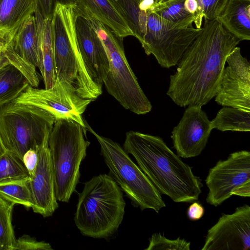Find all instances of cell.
I'll return each mask as SVG.
<instances>
[{
    "instance_id": "6da1fadb",
    "label": "cell",
    "mask_w": 250,
    "mask_h": 250,
    "mask_svg": "<svg viewBox=\"0 0 250 250\" xmlns=\"http://www.w3.org/2000/svg\"><path fill=\"white\" fill-rule=\"evenodd\" d=\"M240 42L217 20L205 21L170 76L167 95L181 107L208 104L217 94L228 56Z\"/></svg>"
},
{
    "instance_id": "7a4b0ae2",
    "label": "cell",
    "mask_w": 250,
    "mask_h": 250,
    "mask_svg": "<svg viewBox=\"0 0 250 250\" xmlns=\"http://www.w3.org/2000/svg\"><path fill=\"white\" fill-rule=\"evenodd\" d=\"M123 148L161 194L176 203L198 199L203 185L191 167L166 145L162 138L137 131L126 133Z\"/></svg>"
},
{
    "instance_id": "3957f363",
    "label": "cell",
    "mask_w": 250,
    "mask_h": 250,
    "mask_svg": "<svg viewBox=\"0 0 250 250\" xmlns=\"http://www.w3.org/2000/svg\"><path fill=\"white\" fill-rule=\"evenodd\" d=\"M125 206L122 190L110 175L94 176L79 194L75 224L83 236L108 238L118 230Z\"/></svg>"
},
{
    "instance_id": "277c9868",
    "label": "cell",
    "mask_w": 250,
    "mask_h": 250,
    "mask_svg": "<svg viewBox=\"0 0 250 250\" xmlns=\"http://www.w3.org/2000/svg\"><path fill=\"white\" fill-rule=\"evenodd\" d=\"M79 12L75 4H57L51 19L56 79L66 82L82 98L95 100L102 85L91 77L82 58L76 21Z\"/></svg>"
},
{
    "instance_id": "5b68a950",
    "label": "cell",
    "mask_w": 250,
    "mask_h": 250,
    "mask_svg": "<svg viewBox=\"0 0 250 250\" xmlns=\"http://www.w3.org/2000/svg\"><path fill=\"white\" fill-rule=\"evenodd\" d=\"M86 129L70 119H56L48 145L54 173L57 201L68 203L79 183L82 162L90 143Z\"/></svg>"
},
{
    "instance_id": "8992f818",
    "label": "cell",
    "mask_w": 250,
    "mask_h": 250,
    "mask_svg": "<svg viewBox=\"0 0 250 250\" xmlns=\"http://www.w3.org/2000/svg\"><path fill=\"white\" fill-rule=\"evenodd\" d=\"M107 53L109 70L104 81L108 93L125 109L138 114L149 112L152 105L141 88L125 57L123 39L108 27L89 17Z\"/></svg>"
},
{
    "instance_id": "52a82bcc",
    "label": "cell",
    "mask_w": 250,
    "mask_h": 250,
    "mask_svg": "<svg viewBox=\"0 0 250 250\" xmlns=\"http://www.w3.org/2000/svg\"><path fill=\"white\" fill-rule=\"evenodd\" d=\"M86 130L99 142L110 176L136 207L156 212L166 207L161 193L120 144L97 133L85 121Z\"/></svg>"
},
{
    "instance_id": "ba28073f",
    "label": "cell",
    "mask_w": 250,
    "mask_h": 250,
    "mask_svg": "<svg viewBox=\"0 0 250 250\" xmlns=\"http://www.w3.org/2000/svg\"><path fill=\"white\" fill-rule=\"evenodd\" d=\"M55 121L41 108L13 101L0 106V136L7 151L22 160L49 137Z\"/></svg>"
},
{
    "instance_id": "9c48e42d",
    "label": "cell",
    "mask_w": 250,
    "mask_h": 250,
    "mask_svg": "<svg viewBox=\"0 0 250 250\" xmlns=\"http://www.w3.org/2000/svg\"><path fill=\"white\" fill-rule=\"evenodd\" d=\"M202 29L180 28L149 9L146 33L141 43L147 55H153L161 66L169 68L178 63Z\"/></svg>"
},
{
    "instance_id": "30bf717a",
    "label": "cell",
    "mask_w": 250,
    "mask_h": 250,
    "mask_svg": "<svg viewBox=\"0 0 250 250\" xmlns=\"http://www.w3.org/2000/svg\"><path fill=\"white\" fill-rule=\"evenodd\" d=\"M208 188L206 198L217 207L232 195L250 196V152L241 150L219 160L208 171L205 180Z\"/></svg>"
},
{
    "instance_id": "8fae6325",
    "label": "cell",
    "mask_w": 250,
    "mask_h": 250,
    "mask_svg": "<svg viewBox=\"0 0 250 250\" xmlns=\"http://www.w3.org/2000/svg\"><path fill=\"white\" fill-rule=\"evenodd\" d=\"M14 102L37 106L49 112L55 120H72L86 129L82 115L92 101L80 97L66 82L56 79L50 88L29 85Z\"/></svg>"
},
{
    "instance_id": "7c38bea8",
    "label": "cell",
    "mask_w": 250,
    "mask_h": 250,
    "mask_svg": "<svg viewBox=\"0 0 250 250\" xmlns=\"http://www.w3.org/2000/svg\"><path fill=\"white\" fill-rule=\"evenodd\" d=\"M215 100L218 104L250 111V64L235 47L226 59Z\"/></svg>"
},
{
    "instance_id": "4fadbf2b",
    "label": "cell",
    "mask_w": 250,
    "mask_h": 250,
    "mask_svg": "<svg viewBox=\"0 0 250 250\" xmlns=\"http://www.w3.org/2000/svg\"><path fill=\"white\" fill-rule=\"evenodd\" d=\"M250 207H237L231 214H223L208 231L202 250H249Z\"/></svg>"
},
{
    "instance_id": "5bb4252c",
    "label": "cell",
    "mask_w": 250,
    "mask_h": 250,
    "mask_svg": "<svg viewBox=\"0 0 250 250\" xmlns=\"http://www.w3.org/2000/svg\"><path fill=\"white\" fill-rule=\"evenodd\" d=\"M212 128L202 106L188 105L171 138L177 155L184 158L196 157L204 149Z\"/></svg>"
},
{
    "instance_id": "9a60e30c",
    "label": "cell",
    "mask_w": 250,
    "mask_h": 250,
    "mask_svg": "<svg viewBox=\"0 0 250 250\" xmlns=\"http://www.w3.org/2000/svg\"><path fill=\"white\" fill-rule=\"evenodd\" d=\"M47 137L37 149L38 161L30 184L33 198V211L47 217L58 208L53 167Z\"/></svg>"
},
{
    "instance_id": "2e32d148",
    "label": "cell",
    "mask_w": 250,
    "mask_h": 250,
    "mask_svg": "<svg viewBox=\"0 0 250 250\" xmlns=\"http://www.w3.org/2000/svg\"><path fill=\"white\" fill-rule=\"evenodd\" d=\"M76 30L80 51L93 79L102 85L109 70L105 48L90 21L79 13Z\"/></svg>"
},
{
    "instance_id": "e0dca14e",
    "label": "cell",
    "mask_w": 250,
    "mask_h": 250,
    "mask_svg": "<svg viewBox=\"0 0 250 250\" xmlns=\"http://www.w3.org/2000/svg\"><path fill=\"white\" fill-rule=\"evenodd\" d=\"M37 7V0H0V43H12L18 30Z\"/></svg>"
},
{
    "instance_id": "ac0fdd59",
    "label": "cell",
    "mask_w": 250,
    "mask_h": 250,
    "mask_svg": "<svg viewBox=\"0 0 250 250\" xmlns=\"http://www.w3.org/2000/svg\"><path fill=\"white\" fill-rule=\"evenodd\" d=\"M79 12L92 17L108 27L117 37L124 39L134 34L110 0H76Z\"/></svg>"
},
{
    "instance_id": "d6986e66",
    "label": "cell",
    "mask_w": 250,
    "mask_h": 250,
    "mask_svg": "<svg viewBox=\"0 0 250 250\" xmlns=\"http://www.w3.org/2000/svg\"><path fill=\"white\" fill-rule=\"evenodd\" d=\"M41 19L39 15H31L20 27L12 41L15 51L39 69L42 60Z\"/></svg>"
},
{
    "instance_id": "ffe728a7",
    "label": "cell",
    "mask_w": 250,
    "mask_h": 250,
    "mask_svg": "<svg viewBox=\"0 0 250 250\" xmlns=\"http://www.w3.org/2000/svg\"><path fill=\"white\" fill-rule=\"evenodd\" d=\"M217 20L241 41L250 40V0H228Z\"/></svg>"
},
{
    "instance_id": "44dd1931",
    "label": "cell",
    "mask_w": 250,
    "mask_h": 250,
    "mask_svg": "<svg viewBox=\"0 0 250 250\" xmlns=\"http://www.w3.org/2000/svg\"><path fill=\"white\" fill-rule=\"evenodd\" d=\"M29 85L23 71L10 61L2 50L0 58V106L14 101Z\"/></svg>"
},
{
    "instance_id": "7402d4cb",
    "label": "cell",
    "mask_w": 250,
    "mask_h": 250,
    "mask_svg": "<svg viewBox=\"0 0 250 250\" xmlns=\"http://www.w3.org/2000/svg\"><path fill=\"white\" fill-rule=\"evenodd\" d=\"M51 19H44L41 27L42 60L39 69L46 89L52 87L56 80Z\"/></svg>"
},
{
    "instance_id": "603a6c76",
    "label": "cell",
    "mask_w": 250,
    "mask_h": 250,
    "mask_svg": "<svg viewBox=\"0 0 250 250\" xmlns=\"http://www.w3.org/2000/svg\"><path fill=\"white\" fill-rule=\"evenodd\" d=\"M141 43L146 33L147 10L142 9V0H110Z\"/></svg>"
},
{
    "instance_id": "cb8c5ba5",
    "label": "cell",
    "mask_w": 250,
    "mask_h": 250,
    "mask_svg": "<svg viewBox=\"0 0 250 250\" xmlns=\"http://www.w3.org/2000/svg\"><path fill=\"white\" fill-rule=\"evenodd\" d=\"M212 129L220 131L249 132L250 131V111L233 107H223L210 121Z\"/></svg>"
},
{
    "instance_id": "d4e9b609",
    "label": "cell",
    "mask_w": 250,
    "mask_h": 250,
    "mask_svg": "<svg viewBox=\"0 0 250 250\" xmlns=\"http://www.w3.org/2000/svg\"><path fill=\"white\" fill-rule=\"evenodd\" d=\"M185 0H170L156 3L153 11L180 28L192 27L194 18L185 8Z\"/></svg>"
},
{
    "instance_id": "484cf974",
    "label": "cell",
    "mask_w": 250,
    "mask_h": 250,
    "mask_svg": "<svg viewBox=\"0 0 250 250\" xmlns=\"http://www.w3.org/2000/svg\"><path fill=\"white\" fill-rule=\"evenodd\" d=\"M0 196L15 205H21L26 208H31L33 198L30 179L0 183Z\"/></svg>"
},
{
    "instance_id": "4316f807",
    "label": "cell",
    "mask_w": 250,
    "mask_h": 250,
    "mask_svg": "<svg viewBox=\"0 0 250 250\" xmlns=\"http://www.w3.org/2000/svg\"><path fill=\"white\" fill-rule=\"evenodd\" d=\"M14 205L0 196V250H14L17 240L12 223Z\"/></svg>"
},
{
    "instance_id": "83f0119b",
    "label": "cell",
    "mask_w": 250,
    "mask_h": 250,
    "mask_svg": "<svg viewBox=\"0 0 250 250\" xmlns=\"http://www.w3.org/2000/svg\"><path fill=\"white\" fill-rule=\"evenodd\" d=\"M30 179L23 161L7 151L0 158V183Z\"/></svg>"
},
{
    "instance_id": "f1b7e54d",
    "label": "cell",
    "mask_w": 250,
    "mask_h": 250,
    "mask_svg": "<svg viewBox=\"0 0 250 250\" xmlns=\"http://www.w3.org/2000/svg\"><path fill=\"white\" fill-rule=\"evenodd\" d=\"M190 243L178 237L172 240L160 233L153 234L149 239L148 247L145 250H189Z\"/></svg>"
},
{
    "instance_id": "f546056e",
    "label": "cell",
    "mask_w": 250,
    "mask_h": 250,
    "mask_svg": "<svg viewBox=\"0 0 250 250\" xmlns=\"http://www.w3.org/2000/svg\"><path fill=\"white\" fill-rule=\"evenodd\" d=\"M52 250L50 244L44 241H38L36 239L24 234L17 239L14 250Z\"/></svg>"
},
{
    "instance_id": "4dcf8cb0",
    "label": "cell",
    "mask_w": 250,
    "mask_h": 250,
    "mask_svg": "<svg viewBox=\"0 0 250 250\" xmlns=\"http://www.w3.org/2000/svg\"><path fill=\"white\" fill-rule=\"evenodd\" d=\"M205 21L217 20L228 0H201Z\"/></svg>"
},
{
    "instance_id": "1f68e13d",
    "label": "cell",
    "mask_w": 250,
    "mask_h": 250,
    "mask_svg": "<svg viewBox=\"0 0 250 250\" xmlns=\"http://www.w3.org/2000/svg\"><path fill=\"white\" fill-rule=\"evenodd\" d=\"M76 0H37V9L44 19H52L57 4H75Z\"/></svg>"
},
{
    "instance_id": "d6a6232c",
    "label": "cell",
    "mask_w": 250,
    "mask_h": 250,
    "mask_svg": "<svg viewBox=\"0 0 250 250\" xmlns=\"http://www.w3.org/2000/svg\"><path fill=\"white\" fill-rule=\"evenodd\" d=\"M184 6L192 15L196 28H201L204 18V9L201 0H185Z\"/></svg>"
},
{
    "instance_id": "836d02e7",
    "label": "cell",
    "mask_w": 250,
    "mask_h": 250,
    "mask_svg": "<svg viewBox=\"0 0 250 250\" xmlns=\"http://www.w3.org/2000/svg\"><path fill=\"white\" fill-rule=\"evenodd\" d=\"M22 161L29 172L30 178L33 176L37 166L38 161L37 150L30 149L27 151L23 156Z\"/></svg>"
},
{
    "instance_id": "e575fe53",
    "label": "cell",
    "mask_w": 250,
    "mask_h": 250,
    "mask_svg": "<svg viewBox=\"0 0 250 250\" xmlns=\"http://www.w3.org/2000/svg\"><path fill=\"white\" fill-rule=\"evenodd\" d=\"M188 216L191 220L200 219L204 214V207L198 202H194L189 207L188 212Z\"/></svg>"
},
{
    "instance_id": "d590c367",
    "label": "cell",
    "mask_w": 250,
    "mask_h": 250,
    "mask_svg": "<svg viewBox=\"0 0 250 250\" xmlns=\"http://www.w3.org/2000/svg\"><path fill=\"white\" fill-rule=\"evenodd\" d=\"M7 150L5 148L4 145L3 144L1 137L0 136V158L4 155L6 152Z\"/></svg>"
},
{
    "instance_id": "8d00e7d4",
    "label": "cell",
    "mask_w": 250,
    "mask_h": 250,
    "mask_svg": "<svg viewBox=\"0 0 250 250\" xmlns=\"http://www.w3.org/2000/svg\"><path fill=\"white\" fill-rule=\"evenodd\" d=\"M153 0L155 2V3H159L161 2L163 0Z\"/></svg>"
},
{
    "instance_id": "74e56055",
    "label": "cell",
    "mask_w": 250,
    "mask_h": 250,
    "mask_svg": "<svg viewBox=\"0 0 250 250\" xmlns=\"http://www.w3.org/2000/svg\"><path fill=\"white\" fill-rule=\"evenodd\" d=\"M2 54V50L0 49V58L1 57Z\"/></svg>"
},
{
    "instance_id": "f35d334b",
    "label": "cell",
    "mask_w": 250,
    "mask_h": 250,
    "mask_svg": "<svg viewBox=\"0 0 250 250\" xmlns=\"http://www.w3.org/2000/svg\"><path fill=\"white\" fill-rule=\"evenodd\" d=\"M169 0H163L161 2H167V1H169Z\"/></svg>"
},
{
    "instance_id": "ab89813d",
    "label": "cell",
    "mask_w": 250,
    "mask_h": 250,
    "mask_svg": "<svg viewBox=\"0 0 250 250\" xmlns=\"http://www.w3.org/2000/svg\"><path fill=\"white\" fill-rule=\"evenodd\" d=\"M0 49L3 50V47L0 43Z\"/></svg>"
},
{
    "instance_id": "60d3db41",
    "label": "cell",
    "mask_w": 250,
    "mask_h": 250,
    "mask_svg": "<svg viewBox=\"0 0 250 250\" xmlns=\"http://www.w3.org/2000/svg\"></svg>"
}]
</instances>
